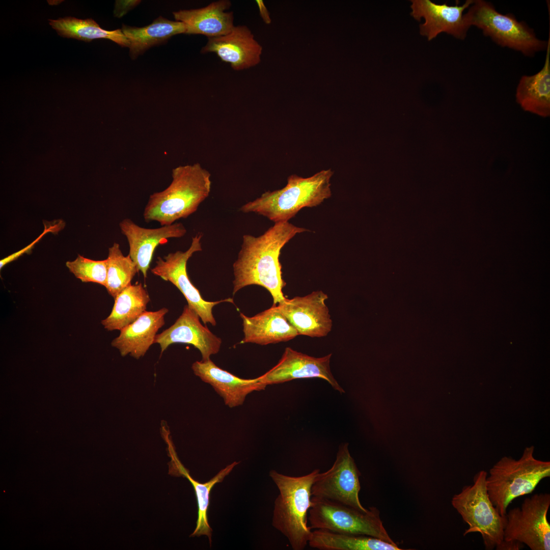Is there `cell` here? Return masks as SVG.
<instances>
[{
	"label": "cell",
	"mask_w": 550,
	"mask_h": 550,
	"mask_svg": "<svg viewBox=\"0 0 550 550\" xmlns=\"http://www.w3.org/2000/svg\"><path fill=\"white\" fill-rule=\"evenodd\" d=\"M487 473L484 470L474 477L473 484L464 486L453 496L451 503L469 525L463 536L479 533L485 548L492 550L504 540L506 517L502 516L491 502L486 489Z\"/></svg>",
	"instance_id": "cell-6"
},
{
	"label": "cell",
	"mask_w": 550,
	"mask_h": 550,
	"mask_svg": "<svg viewBox=\"0 0 550 550\" xmlns=\"http://www.w3.org/2000/svg\"><path fill=\"white\" fill-rule=\"evenodd\" d=\"M332 355L331 353L315 358L287 347L278 363L261 375L262 381L267 386L295 379L317 377L326 380L335 390L344 393L332 373L330 368Z\"/></svg>",
	"instance_id": "cell-14"
},
{
	"label": "cell",
	"mask_w": 550,
	"mask_h": 550,
	"mask_svg": "<svg viewBox=\"0 0 550 550\" xmlns=\"http://www.w3.org/2000/svg\"><path fill=\"white\" fill-rule=\"evenodd\" d=\"M331 169L323 170L303 178L295 174L289 176L283 188L266 191L242 206L244 213L254 212L274 223L288 222L305 207H316L332 196Z\"/></svg>",
	"instance_id": "cell-4"
},
{
	"label": "cell",
	"mask_w": 550,
	"mask_h": 550,
	"mask_svg": "<svg viewBox=\"0 0 550 550\" xmlns=\"http://www.w3.org/2000/svg\"><path fill=\"white\" fill-rule=\"evenodd\" d=\"M313 505L309 510L308 520L312 530L354 535H364L397 544L391 538L380 517V511L370 507L366 512L353 507L313 497Z\"/></svg>",
	"instance_id": "cell-8"
},
{
	"label": "cell",
	"mask_w": 550,
	"mask_h": 550,
	"mask_svg": "<svg viewBox=\"0 0 550 550\" xmlns=\"http://www.w3.org/2000/svg\"><path fill=\"white\" fill-rule=\"evenodd\" d=\"M210 177L199 163L176 167L172 170L170 184L149 196L143 212L145 221H156L162 226L187 217L208 197Z\"/></svg>",
	"instance_id": "cell-2"
},
{
	"label": "cell",
	"mask_w": 550,
	"mask_h": 550,
	"mask_svg": "<svg viewBox=\"0 0 550 550\" xmlns=\"http://www.w3.org/2000/svg\"><path fill=\"white\" fill-rule=\"evenodd\" d=\"M161 434L167 444L168 455L171 458L169 463V473L171 475L183 476L187 478L192 484L196 493L198 504V518L196 528L190 536L205 535L208 537L211 545L212 530L209 526L208 519L210 491L213 486L216 484L222 482L225 477L239 462H233L221 470L209 481L204 483H200L191 477L188 470L184 466L179 460L167 425L162 424Z\"/></svg>",
	"instance_id": "cell-19"
},
{
	"label": "cell",
	"mask_w": 550,
	"mask_h": 550,
	"mask_svg": "<svg viewBox=\"0 0 550 550\" xmlns=\"http://www.w3.org/2000/svg\"><path fill=\"white\" fill-rule=\"evenodd\" d=\"M524 544L515 541H503L496 547L497 550H519L523 547Z\"/></svg>",
	"instance_id": "cell-31"
},
{
	"label": "cell",
	"mask_w": 550,
	"mask_h": 550,
	"mask_svg": "<svg viewBox=\"0 0 550 550\" xmlns=\"http://www.w3.org/2000/svg\"><path fill=\"white\" fill-rule=\"evenodd\" d=\"M542 68L533 75H523L516 91V100L521 108L542 117L550 115V36Z\"/></svg>",
	"instance_id": "cell-23"
},
{
	"label": "cell",
	"mask_w": 550,
	"mask_h": 550,
	"mask_svg": "<svg viewBox=\"0 0 550 550\" xmlns=\"http://www.w3.org/2000/svg\"><path fill=\"white\" fill-rule=\"evenodd\" d=\"M199 315L188 305L184 306L181 315L175 322L161 333L156 335L154 343L159 344L162 353L169 345L174 343L191 344L201 352L202 360L219 351L222 340L200 322Z\"/></svg>",
	"instance_id": "cell-15"
},
{
	"label": "cell",
	"mask_w": 550,
	"mask_h": 550,
	"mask_svg": "<svg viewBox=\"0 0 550 550\" xmlns=\"http://www.w3.org/2000/svg\"><path fill=\"white\" fill-rule=\"evenodd\" d=\"M464 14L471 27L481 29L498 45L532 57L546 50L548 42L539 39L534 31L523 21H518L511 14H503L494 6L483 0H474Z\"/></svg>",
	"instance_id": "cell-7"
},
{
	"label": "cell",
	"mask_w": 550,
	"mask_h": 550,
	"mask_svg": "<svg viewBox=\"0 0 550 550\" xmlns=\"http://www.w3.org/2000/svg\"><path fill=\"white\" fill-rule=\"evenodd\" d=\"M66 265L69 271L81 282L95 283L105 287L106 259L94 260L78 255L75 260L67 261Z\"/></svg>",
	"instance_id": "cell-29"
},
{
	"label": "cell",
	"mask_w": 550,
	"mask_h": 550,
	"mask_svg": "<svg viewBox=\"0 0 550 550\" xmlns=\"http://www.w3.org/2000/svg\"><path fill=\"white\" fill-rule=\"evenodd\" d=\"M244 337L240 343H252L262 345L286 342L298 335L296 330L281 311L278 304L253 317L243 313Z\"/></svg>",
	"instance_id": "cell-20"
},
{
	"label": "cell",
	"mask_w": 550,
	"mask_h": 550,
	"mask_svg": "<svg viewBox=\"0 0 550 550\" xmlns=\"http://www.w3.org/2000/svg\"><path fill=\"white\" fill-rule=\"evenodd\" d=\"M201 52H214L233 69L241 70L260 62L262 47L246 26L238 25L227 35L208 38Z\"/></svg>",
	"instance_id": "cell-17"
},
{
	"label": "cell",
	"mask_w": 550,
	"mask_h": 550,
	"mask_svg": "<svg viewBox=\"0 0 550 550\" xmlns=\"http://www.w3.org/2000/svg\"><path fill=\"white\" fill-rule=\"evenodd\" d=\"M202 236V233L194 236L189 248L185 251L170 253L163 258L158 257L155 266L151 271L175 285L184 295L189 307L199 315L204 324L209 323L215 326L216 323L212 313L213 308L222 302H233L230 298L216 301L204 300L188 278L187 262L195 253L202 250L201 242Z\"/></svg>",
	"instance_id": "cell-10"
},
{
	"label": "cell",
	"mask_w": 550,
	"mask_h": 550,
	"mask_svg": "<svg viewBox=\"0 0 550 550\" xmlns=\"http://www.w3.org/2000/svg\"><path fill=\"white\" fill-rule=\"evenodd\" d=\"M48 20L51 27L57 31L59 35L64 37L86 42L97 39H109L122 47H129V41L122 30H103L92 19H80L67 17Z\"/></svg>",
	"instance_id": "cell-27"
},
{
	"label": "cell",
	"mask_w": 550,
	"mask_h": 550,
	"mask_svg": "<svg viewBox=\"0 0 550 550\" xmlns=\"http://www.w3.org/2000/svg\"><path fill=\"white\" fill-rule=\"evenodd\" d=\"M185 24L161 16L151 24L138 28L123 24L122 31L129 41V54L132 59L151 47L166 42L172 36L186 34Z\"/></svg>",
	"instance_id": "cell-24"
},
{
	"label": "cell",
	"mask_w": 550,
	"mask_h": 550,
	"mask_svg": "<svg viewBox=\"0 0 550 550\" xmlns=\"http://www.w3.org/2000/svg\"><path fill=\"white\" fill-rule=\"evenodd\" d=\"M348 444L340 445L336 459L327 471L320 473L311 489L314 497L329 500L366 512L360 501L361 473L348 450Z\"/></svg>",
	"instance_id": "cell-11"
},
{
	"label": "cell",
	"mask_w": 550,
	"mask_h": 550,
	"mask_svg": "<svg viewBox=\"0 0 550 550\" xmlns=\"http://www.w3.org/2000/svg\"><path fill=\"white\" fill-rule=\"evenodd\" d=\"M474 1L466 0L461 6L456 1L455 6H448L446 3L437 4L430 0H413L410 15L418 21L424 19V22L420 25V32L428 41L443 32L463 40L470 26L463 12Z\"/></svg>",
	"instance_id": "cell-13"
},
{
	"label": "cell",
	"mask_w": 550,
	"mask_h": 550,
	"mask_svg": "<svg viewBox=\"0 0 550 550\" xmlns=\"http://www.w3.org/2000/svg\"><path fill=\"white\" fill-rule=\"evenodd\" d=\"M149 301V294L141 283L131 284L116 297L111 314L101 324L108 331H120L146 311Z\"/></svg>",
	"instance_id": "cell-25"
},
{
	"label": "cell",
	"mask_w": 550,
	"mask_h": 550,
	"mask_svg": "<svg viewBox=\"0 0 550 550\" xmlns=\"http://www.w3.org/2000/svg\"><path fill=\"white\" fill-rule=\"evenodd\" d=\"M549 493H536L526 498L520 508L510 510L506 514L504 540L518 541L531 550H549Z\"/></svg>",
	"instance_id": "cell-9"
},
{
	"label": "cell",
	"mask_w": 550,
	"mask_h": 550,
	"mask_svg": "<svg viewBox=\"0 0 550 550\" xmlns=\"http://www.w3.org/2000/svg\"><path fill=\"white\" fill-rule=\"evenodd\" d=\"M107 261V276L105 288L115 299L126 287L139 272L135 263L130 256H124L120 245L114 243L108 248Z\"/></svg>",
	"instance_id": "cell-28"
},
{
	"label": "cell",
	"mask_w": 550,
	"mask_h": 550,
	"mask_svg": "<svg viewBox=\"0 0 550 550\" xmlns=\"http://www.w3.org/2000/svg\"><path fill=\"white\" fill-rule=\"evenodd\" d=\"M194 374L209 384L230 408L242 405L246 396L254 391L264 390L261 376L254 379H243L223 370L210 359L196 361L191 366Z\"/></svg>",
	"instance_id": "cell-18"
},
{
	"label": "cell",
	"mask_w": 550,
	"mask_h": 550,
	"mask_svg": "<svg viewBox=\"0 0 550 550\" xmlns=\"http://www.w3.org/2000/svg\"><path fill=\"white\" fill-rule=\"evenodd\" d=\"M256 2L258 5L260 15L263 19L264 21L266 23H269L270 22L269 14L263 1L261 0H257Z\"/></svg>",
	"instance_id": "cell-32"
},
{
	"label": "cell",
	"mask_w": 550,
	"mask_h": 550,
	"mask_svg": "<svg viewBox=\"0 0 550 550\" xmlns=\"http://www.w3.org/2000/svg\"><path fill=\"white\" fill-rule=\"evenodd\" d=\"M166 308L156 311H145L135 321L120 330L118 337L112 342L121 355L127 354L139 359L154 343L156 333L165 323Z\"/></svg>",
	"instance_id": "cell-22"
},
{
	"label": "cell",
	"mask_w": 550,
	"mask_h": 550,
	"mask_svg": "<svg viewBox=\"0 0 550 550\" xmlns=\"http://www.w3.org/2000/svg\"><path fill=\"white\" fill-rule=\"evenodd\" d=\"M309 546L320 550H401L379 538L364 535L337 533L315 529L312 531Z\"/></svg>",
	"instance_id": "cell-26"
},
{
	"label": "cell",
	"mask_w": 550,
	"mask_h": 550,
	"mask_svg": "<svg viewBox=\"0 0 550 550\" xmlns=\"http://www.w3.org/2000/svg\"><path fill=\"white\" fill-rule=\"evenodd\" d=\"M327 295L321 290L304 296L285 298L278 305L298 335L320 338L332 328V320L325 301Z\"/></svg>",
	"instance_id": "cell-12"
},
{
	"label": "cell",
	"mask_w": 550,
	"mask_h": 550,
	"mask_svg": "<svg viewBox=\"0 0 550 550\" xmlns=\"http://www.w3.org/2000/svg\"><path fill=\"white\" fill-rule=\"evenodd\" d=\"M119 227L128 242V255L145 279L156 247L164 243L169 238L183 237L187 232L181 223L156 228H146L139 226L130 218L123 219Z\"/></svg>",
	"instance_id": "cell-16"
},
{
	"label": "cell",
	"mask_w": 550,
	"mask_h": 550,
	"mask_svg": "<svg viewBox=\"0 0 550 550\" xmlns=\"http://www.w3.org/2000/svg\"><path fill=\"white\" fill-rule=\"evenodd\" d=\"M534 447H526L515 460L503 457L489 470L486 485L489 499L500 514L506 517L507 509L515 498L533 491L540 482L550 476V462L534 458Z\"/></svg>",
	"instance_id": "cell-5"
},
{
	"label": "cell",
	"mask_w": 550,
	"mask_h": 550,
	"mask_svg": "<svg viewBox=\"0 0 550 550\" xmlns=\"http://www.w3.org/2000/svg\"><path fill=\"white\" fill-rule=\"evenodd\" d=\"M307 231L283 222L274 223L259 236L243 235L241 249L233 265V294L246 286L256 285L269 292L273 304L284 300L286 297L282 289L286 283L279 260L281 250L296 234Z\"/></svg>",
	"instance_id": "cell-1"
},
{
	"label": "cell",
	"mask_w": 550,
	"mask_h": 550,
	"mask_svg": "<svg viewBox=\"0 0 550 550\" xmlns=\"http://www.w3.org/2000/svg\"><path fill=\"white\" fill-rule=\"evenodd\" d=\"M320 473L315 469L295 477L273 470L269 472L280 492L274 502L272 525L287 538L293 550L304 549L311 536L308 525L309 510L313 505L311 489Z\"/></svg>",
	"instance_id": "cell-3"
},
{
	"label": "cell",
	"mask_w": 550,
	"mask_h": 550,
	"mask_svg": "<svg viewBox=\"0 0 550 550\" xmlns=\"http://www.w3.org/2000/svg\"><path fill=\"white\" fill-rule=\"evenodd\" d=\"M58 224H56L54 226H50L45 227L43 232L40 234L35 240L30 243L25 247L22 248L20 250L10 255L3 258L0 260V269H2L5 265L8 263L15 260L18 258L30 252L33 248L34 246L36 243H37L40 239H41L44 235L48 232L54 231V229L59 228Z\"/></svg>",
	"instance_id": "cell-30"
},
{
	"label": "cell",
	"mask_w": 550,
	"mask_h": 550,
	"mask_svg": "<svg viewBox=\"0 0 550 550\" xmlns=\"http://www.w3.org/2000/svg\"><path fill=\"white\" fill-rule=\"evenodd\" d=\"M231 6L229 1L222 0L200 9L174 12L173 15L176 21L185 24L187 34L217 37L228 34L234 27L233 12L225 11Z\"/></svg>",
	"instance_id": "cell-21"
}]
</instances>
